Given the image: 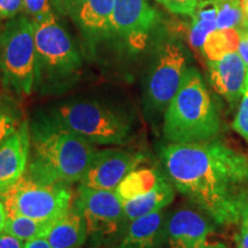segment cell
<instances>
[{
  "mask_svg": "<svg viewBox=\"0 0 248 248\" xmlns=\"http://www.w3.org/2000/svg\"><path fill=\"white\" fill-rule=\"evenodd\" d=\"M168 216L164 210L126 223L117 248H160L166 243Z\"/></svg>",
  "mask_w": 248,
  "mask_h": 248,
  "instance_id": "obj_15",
  "label": "cell"
},
{
  "mask_svg": "<svg viewBox=\"0 0 248 248\" xmlns=\"http://www.w3.org/2000/svg\"><path fill=\"white\" fill-rule=\"evenodd\" d=\"M234 131L238 132L248 144V69L246 73V79H245L244 91L241 95L239 108L235 115V119L232 123Z\"/></svg>",
  "mask_w": 248,
  "mask_h": 248,
  "instance_id": "obj_26",
  "label": "cell"
},
{
  "mask_svg": "<svg viewBox=\"0 0 248 248\" xmlns=\"http://www.w3.org/2000/svg\"><path fill=\"white\" fill-rule=\"evenodd\" d=\"M175 199V187L168 178L162 177L153 190L136 199L123 202L126 223L148 214L160 212Z\"/></svg>",
  "mask_w": 248,
  "mask_h": 248,
  "instance_id": "obj_18",
  "label": "cell"
},
{
  "mask_svg": "<svg viewBox=\"0 0 248 248\" xmlns=\"http://www.w3.org/2000/svg\"><path fill=\"white\" fill-rule=\"evenodd\" d=\"M88 228L76 201L49 229L45 239L52 248H80L88 239Z\"/></svg>",
  "mask_w": 248,
  "mask_h": 248,
  "instance_id": "obj_16",
  "label": "cell"
},
{
  "mask_svg": "<svg viewBox=\"0 0 248 248\" xmlns=\"http://www.w3.org/2000/svg\"><path fill=\"white\" fill-rule=\"evenodd\" d=\"M239 32V46H238V53L243 59L245 63L248 66V20L245 18L243 26L237 29Z\"/></svg>",
  "mask_w": 248,
  "mask_h": 248,
  "instance_id": "obj_30",
  "label": "cell"
},
{
  "mask_svg": "<svg viewBox=\"0 0 248 248\" xmlns=\"http://www.w3.org/2000/svg\"><path fill=\"white\" fill-rule=\"evenodd\" d=\"M241 5H243L245 18L248 20V0H241Z\"/></svg>",
  "mask_w": 248,
  "mask_h": 248,
  "instance_id": "obj_35",
  "label": "cell"
},
{
  "mask_svg": "<svg viewBox=\"0 0 248 248\" xmlns=\"http://www.w3.org/2000/svg\"><path fill=\"white\" fill-rule=\"evenodd\" d=\"M35 77V24L21 15L11 18L0 32V79L15 94L30 95Z\"/></svg>",
  "mask_w": 248,
  "mask_h": 248,
  "instance_id": "obj_6",
  "label": "cell"
},
{
  "mask_svg": "<svg viewBox=\"0 0 248 248\" xmlns=\"http://www.w3.org/2000/svg\"><path fill=\"white\" fill-rule=\"evenodd\" d=\"M30 154L24 175L45 185L80 182L94 156V145L52 121L45 113L29 124Z\"/></svg>",
  "mask_w": 248,
  "mask_h": 248,
  "instance_id": "obj_2",
  "label": "cell"
},
{
  "mask_svg": "<svg viewBox=\"0 0 248 248\" xmlns=\"http://www.w3.org/2000/svg\"><path fill=\"white\" fill-rule=\"evenodd\" d=\"M29 154V122L23 121L20 128L0 145V194L13 187L23 177Z\"/></svg>",
  "mask_w": 248,
  "mask_h": 248,
  "instance_id": "obj_13",
  "label": "cell"
},
{
  "mask_svg": "<svg viewBox=\"0 0 248 248\" xmlns=\"http://www.w3.org/2000/svg\"><path fill=\"white\" fill-rule=\"evenodd\" d=\"M138 153L108 148L95 152L79 186L97 190H115L122 179L142 162Z\"/></svg>",
  "mask_w": 248,
  "mask_h": 248,
  "instance_id": "obj_11",
  "label": "cell"
},
{
  "mask_svg": "<svg viewBox=\"0 0 248 248\" xmlns=\"http://www.w3.org/2000/svg\"><path fill=\"white\" fill-rule=\"evenodd\" d=\"M7 216H24L40 221L58 219L73 204L69 186L45 185L26 175L0 194Z\"/></svg>",
  "mask_w": 248,
  "mask_h": 248,
  "instance_id": "obj_7",
  "label": "cell"
},
{
  "mask_svg": "<svg viewBox=\"0 0 248 248\" xmlns=\"http://www.w3.org/2000/svg\"><path fill=\"white\" fill-rule=\"evenodd\" d=\"M213 223L198 207H181L167 219L166 243L169 248H213Z\"/></svg>",
  "mask_w": 248,
  "mask_h": 248,
  "instance_id": "obj_10",
  "label": "cell"
},
{
  "mask_svg": "<svg viewBox=\"0 0 248 248\" xmlns=\"http://www.w3.org/2000/svg\"><path fill=\"white\" fill-rule=\"evenodd\" d=\"M115 0H78L73 16L86 38L108 36Z\"/></svg>",
  "mask_w": 248,
  "mask_h": 248,
  "instance_id": "obj_17",
  "label": "cell"
},
{
  "mask_svg": "<svg viewBox=\"0 0 248 248\" xmlns=\"http://www.w3.org/2000/svg\"><path fill=\"white\" fill-rule=\"evenodd\" d=\"M201 0H164L163 6L170 12L181 15H193Z\"/></svg>",
  "mask_w": 248,
  "mask_h": 248,
  "instance_id": "obj_27",
  "label": "cell"
},
{
  "mask_svg": "<svg viewBox=\"0 0 248 248\" xmlns=\"http://www.w3.org/2000/svg\"><path fill=\"white\" fill-rule=\"evenodd\" d=\"M22 122L13 107L0 100V145L20 128Z\"/></svg>",
  "mask_w": 248,
  "mask_h": 248,
  "instance_id": "obj_24",
  "label": "cell"
},
{
  "mask_svg": "<svg viewBox=\"0 0 248 248\" xmlns=\"http://www.w3.org/2000/svg\"><path fill=\"white\" fill-rule=\"evenodd\" d=\"M84 216L88 234L102 246L122 235L126 225L123 202L115 190H97L79 186L75 200Z\"/></svg>",
  "mask_w": 248,
  "mask_h": 248,
  "instance_id": "obj_9",
  "label": "cell"
},
{
  "mask_svg": "<svg viewBox=\"0 0 248 248\" xmlns=\"http://www.w3.org/2000/svg\"><path fill=\"white\" fill-rule=\"evenodd\" d=\"M53 9L62 16H71L78 0H51Z\"/></svg>",
  "mask_w": 248,
  "mask_h": 248,
  "instance_id": "obj_31",
  "label": "cell"
},
{
  "mask_svg": "<svg viewBox=\"0 0 248 248\" xmlns=\"http://www.w3.org/2000/svg\"><path fill=\"white\" fill-rule=\"evenodd\" d=\"M187 68V52L181 42L164 40L157 46L145 89V105L152 115L164 114Z\"/></svg>",
  "mask_w": 248,
  "mask_h": 248,
  "instance_id": "obj_8",
  "label": "cell"
},
{
  "mask_svg": "<svg viewBox=\"0 0 248 248\" xmlns=\"http://www.w3.org/2000/svg\"><path fill=\"white\" fill-rule=\"evenodd\" d=\"M156 20V11L148 0H115L110 33L126 37L136 45L144 42Z\"/></svg>",
  "mask_w": 248,
  "mask_h": 248,
  "instance_id": "obj_12",
  "label": "cell"
},
{
  "mask_svg": "<svg viewBox=\"0 0 248 248\" xmlns=\"http://www.w3.org/2000/svg\"><path fill=\"white\" fill-rule=\"evenodd\" d=\"M217 9L214 0H201L192 15L190 44L195 49H202L203 43L210 32L217 29Z\"/></svg>",
  "mask_w": 248,
  "mask_h": 248,
  "instance_id": "obj_20",
  "label": "cell"
},
{
  "mask_svg": "<svg viewBox=\"0 0 248 248\" xmlns=\"http://www.w3.org/2000/svg\"><path fill=\"white\" fill-rule=\"evenodd\" d=\"M45 114L92 145H123L132 133L131 121L125 114L98 101H68Z\"/></svg>",
  "mask_w": 248,
  "mask_h": 248,
  "instance_id": "obj_5",
  "label": "cell"
},
{
  "mask_svg": "<svg viewBox=\"0 0 248 248\" xmlns=\"http://www.w3.org/2000/svg\"><path fill=\"white\" fill-rule=\"evenodd\" d=\"M221 119L199 70L188 67L163 114V137L171 144L215 140Z\"/></svg>",
  "mask_w": 248,
  "mask_h": 248,
  "instance_id": "obj_3",
  "label": "cell"
},
{
  "mask_svg": "<svg viewBox=\"0 0 248 248\" xmlns=\"http://www.w3.org/2000/svg\"><path fill=\"white\" fill-rule=\"evenodd\" d=\"M173 187L218 225L239 222L248 199V155L218 140L171 144L161 150Z\"/></svg>",
  "mask_w": 248,
  "mask_h": 248,
  "instance_id": "obj_1",
  "label": "cell"
},
{
  "mask_svg": "<svg viewBox=\"0 0 248 248\" xmlns=\"http://www.w3.org/2000/svg\"><path fill=\"white\" fill-rule=\"evenodd\" d=\"M23 248H52L45 238H39V239L29 240L24 244Z\"/></svg>",
  "mask_w": 248,
  "mask_h": 248,
  "instance_id": "obj_33",
  "label": "cell"
},
{
  "mask_svg": "<svg viewBox=\"0 0 248 248\" xmlns=\"http://www.w3.org/2000/svg\"><path fill=\"white\" fill-rule=\"evenodd\" d=\"M217 9V29H235L243 26L245 15L240 0H214Z\"/></svg>",
  "mask_w": 248,
  "mask_h": 248,
  "instance_id": "obj_23",
  "label": "cell"
},
{
  "mask_svg": "<svg viewBox=\"0 0 248 248\" xmlns=\"http://www.w3.org/2000/svg\"><path fill=\"white\" fill-rule=\"evenodd\" d=\"M238 224H239V232L235 239L237 248H248V199L241 204Z\"/></svg>",
  "mask_w": 248,
  "mask_h": 248,
  "instance_id": "obj_28",
  "label": "cell"
},
{
  "mask_svg": "<svg viewBox=\"0 0 248 248\" xmlns=\"http://www.w3.org/2000/svg\"><path fill=\"white\" fill-rule=\"evenodd\" d=\"M23 9V0H0V18L16 17Z\"/></svg>",
  "mask_w": 248,
  "mask_h": 248,
  "instance_id": "obj_29",
  "label": "cell"
},
{
  "mask_svg": "<svg viewBox=\"0 0 248 248\" xmlns=\"http://www.w3.org/2000/svg\"><path fill=\"white\" fill-rule=\"evenodd\" d=\"M210 83L214 90L229 104L241 99L246 79L247 64L237 52L226 54L216 61H208Z\"/></svg>",
  "mask_w": 248,
  "mask_h": 248,
  "instance_id": "obj_14",
  "label": "cell"
},
{
  "mask_svg": "<svg viewBox=\"0 0 248 248\" xmlns=\"http://www.w3.org/2000/svg\"><path fill=\"white\" fill-rule=\"evenodd\" d=\"M24 241L17 239L13 235L2 232L0 234V248H23Z\"/></svg>",
  "mask_w": 248,
  "mask_h": 248,
  "instance_id": "obj_32",
  "label": "cell"
},
{
  "mask_svg": "<svg viewBox=\"0 0 248 248\" xmlns=\"http://www.w3.org/2000/svg\"><path fill=\"white\" fill-rule=\"evenodd\" d=\"M6 219H7V213H6L4 203H2V201L0 200V234L4 232Z\"/></svg>",
  "mask_w": 248,
  "mask_h": 248,
  "instance_id": "obj_34",
  "label": "cell"
},
{
  "mask_svg": "<svg viewBox=\"0 0 248 248\" xmlns=\"http://www.w3.org/2000/svg\"><path fill=\"white\" fill-rule=\"evenodd\" d=\"M55 221L57 219L40 221L24 216H7L4 232L27 243L29 240L45 238Z\"/></svg>",
  "mask_w": 248,
  "mask_h": 248,
  "instance_id": "obj_21",
  "label": "cell"
},
{
  "mask_svg": "<svg viewBox=\"0 0 248 248\" xmlns=\"http://www.w3.org/2000/svg\"><path fill=\"white\" fill-rule=\"evenodd\" d=\"M162 177L163 176L156 169L136 168L122 179L115 188V192L122 202H125L148 193Z\"/></svg>",
  "mask_w": 248,
  "mask_h": 248,
  "instance_id": "obj_19",
  "label": "cell"
},
{
  "mask_svg": "<svg viewBox=\"0 0 248 248\" xmlns=\"http://www.w3.org/2000/svg\"><path fill=\"white\" fill-rule=\"evenodd\" d=\"M155 1L159 2V4H161V5H163V4H164V0H155Z\"/></svg>",
  "mask_w": 248,
  "mask_h": 248,
  "instance_id": "obj_37",
  "label": "cell"
},
{
  "mask_svg": "<svg viewBox=\"0 0 248 248\" xmlns=\"http://www.w3.org/2000/svg\"><path fill=\"white\" fill-rule=\"evenodd\" d=\"M24 12L33 23H40L55 17L51 0H23Z\"/></svg>",
  "mask_w": 248,
  "mask_h": 248,
  "instance_id": "obj_25",
  "label": "cell"
},
{
  "mask_svg": "<svg viewBox=\"0 0 248 248\" xmlns=\"http://www.w3.org/2000/svg\"><path fill=\"white\" fill-rule=\"evenodd\" d=\"M35 24V89L55 94L70 89L79 79L82 58L73 39L57 18Z\"/></svg>",
  "mask_w": 248,
  "mask_h": 248,
  "instance_id": "obj_4",
  "label": "cell"
},
{
  "mask_svg": "<svg viewBox=\"0 0 248 248\" xmlns=\"http://www.w3.org/2000/svg\"><path fill=\"white\" fill-rule=\"evenodd\" d=\"M92 248H117L116 246L115 247H107V246H95V247H92Z\"/></svg>",
  "mask_w": 248,
  "mask_h": 248,
  "instance_id": "obj_36",
  "label": "cell"
},
{
  "mask_svg": "<svg viewBox=\"0 0 248 248\" xmlns=\"http://www.w3.org/2000/svg\"><path fill=\"white\" fill-rule=\"evenodd\" d=\"M238 46L239 32L237 29H215L204 40L201 52L208 61H216L237 52Z\"/></svg>",
  "mask_w": 248,
  "mask_h": 248,
  "instance_id": "obj_22",
  "label": "cell"
}]
</instances>
